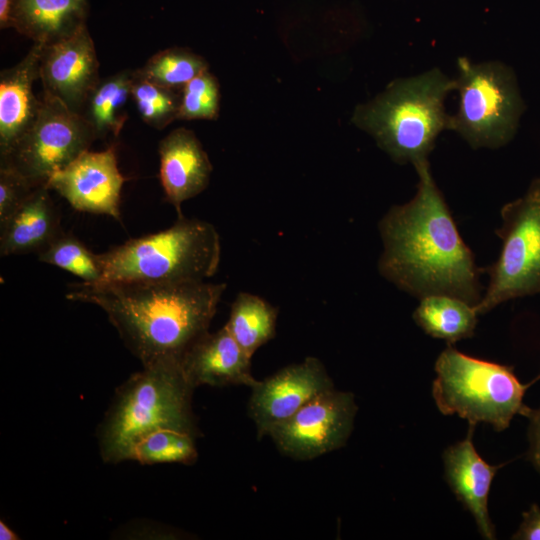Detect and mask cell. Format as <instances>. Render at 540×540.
I'll return each instance as SVG.
<instances>
[{"mask_svg":"<svg viewBox=\"0 0 540 540\" xmlns=\"http://www.w3.org/2000/svg\"><path fill=\"white\" fill-rule=\"evenodd\" d=\"M38 254V260L80 278L85 283H99L102 269L98 254L92 253L80 240L62 231Z\"/></svg>","mask_w":540,"mask_h":540,"instance_id":"d4e9b609","label":"cell"},{"mask_svg":"<svg viewBox=\"0 0 540 540\" xmlns=\"http://www.w3.org/2000/svg\"><path fill=\"white\" fill-rule=\"evenodd\" d=\"M357 410L351 392L333 388L307 402L269 436L283 454L311 460L346 444Z\"/></svg>","mask_w":540,"mask_h":540,"instance_id":"30bf717a","label":"cell"},{"mask_svg":"<svg viewBox=\"0 0 540 540\" xmlns=\"http://www.w3.org/2000/svg\"><path fill=\"white\" fill-rule=\"evenodd\" d=\"M39 79L43 92L81 113L87 97L101 79L87 25L63 40L43 46Z\"/></svg>","mask_w":540,"mask_h":540,"instance_id":"4fadbf2b","label":"cell"},{"mask_svg":"<svg viewBox=\"0 0 540 540\" xmlns=\"http://www.w3.org/2000/svg\"><path fill=\"white\" fill-rule=\"evenodd\" d=\"M539 379H540V373H539L538 376H537L532 382H530V383L533 384L534 382H536V381L539 380Z\"/></svg>","mask_w":540,"mask_h":540,"instance_id":"d6a6232c","label":"cell"},{"mask_svg":"<svg viewBox=\"0 0 540 540\" xmlns=\"http://www.w3.org/2000/svg\"><path fill=\"white\" fill-rule=\"evenodd\" d=\"M25 177L8 165H0V227L35 189Z\"/></svg>","mask_w":540,"mask_h":540,"instance_id":"83f0119b","label":"cell"},{"mask_svg":"<svg viewBox=\"0 0 540 540\" xmlns=\"http://www.w3.org/2000/svg\"><path fill=\"white\" fill-rule=\"evenodd\" d=\"M278 310L262 297L240 292L230 309L226 328L242 348L252 358L254 353L276 334Z\"/></svg>","mask_w":540,"mask_h":540,"instance_id":"7402d4cb","label":"cell"},{"mask_svg":"<svg viewBox=\"0 0 540 540\" xmlns=\"http://www.w3.org/2000/svg\"><path fill=\"white\" fill-rule=\"evenodd\" d=\"M333 388L325 366L316 357H307L258 381L251 388L248 403L258 439L269 435L314 397Z\"/></svg>","mask_w":540,"mask_h":540,"instance_id":"8fae6325","label":"cell"},{"mask_svg":"<svg viewBox=\"0 0 540 540\" xmlns=\"http://www.w3.org/2000/svg\"><path fill=\"white\" fill-rule=\"evenodd\" d=\"M43 44L33 43L14 66L0 73V160L5 159L35 121L41 100L33 92Z\"/></svg>","mask_w":540,"mask_h":540,"instance_id":"2e32d148","label":"cell"},{"mask_svg":"<svg viewBox=\"0 0 540 540\" xmlns=\"http://www.w3.org/2000/svg\"><path fill=\"white\" fill-rule=\"evenodd\" d=\"M413 165L419 177L415 196L391 207L379 223V272L420 299L443 294L476 306L483 294L474 255L459 234L428 160Z\"/></svg>","mask_w":540,"mask_h":540,"instance_id":"6da1fadb","label":"cell"},{"mask_svg":"<svg viewBox=\"0 0 540 540\" xmlns=\"http://www.w3.org/2000/svg\"><path fill=\"white\" fill-rule=\"evenodd\" d=\"M502 225L495 232L502 241L498 259L484 272L485 294L475 306L478 314L510 299L540 293V178L521 198L501 209Z\"/></svg>","mask_w":540,"mask_h":540,"instance_id":"ba28073f","label":"cell"},{"mask_svg":"<svg viewBox=\"0 0 540 540\" xmlns=\"http://www.w3.org/2000/svg\"><path fill=\"white\" fill-rule=\"evenodd\" d=\"M453 90L456 79L438 68L396 79L373 100L358 105L352 122L394 161L414 164L427 159L438 135L449 129L444 101Z\"/></svg>","mask_w":540,"mask_h":540,"instance_id":"277c9868","label":"cell"},{"mask_svg":"<svg viewBox=\"0 0 540 540\" xmlns=\"http://www.w3.org/2000/svg\"><path fill=\"white\" fill-rule=\"evenodd\" d=\"M457 112L450 115L454 130L473 148H498L516 132L524 109L513 71L498 61L479 64L457 61Z\"/></svg>","mask_w":540,"mask_h":540,"instance_id":"52a82bcc","label":"cell"},{"mask_svg":"<svg viewBox=\"0 0 540 540\" xmlns=\"http://www.w3.org/2000/svg\"><path fill=\"white\" fill-rule=\"evenodd\" d=\"M432 396L444 415L456 414L469 425L490 424L497 432L507 429L515 415L529 417L524 404L531 383L519 381L510 366L461 353L449 345L435 363Z\"/></svg>","mask_w":540,"mask_h":540,"instance_id":"8992f818","label":"cell"},{"mask_svg":"<svg viewBox=\"0 0 540 540\" xmlns=\"http://www.w3.org/2000/svg\"><path fill=\"white\" fill-rule=\"evenodd\" d=\"M196 437L170 429L152 432L137 442L131 460L143 465L161 463L193 464L198 457Z\"/></svg>","mask_w":540,"mask_h":540,"instance_id":"cb8c5ba5","label":"cell"},{"mask_svg":"<svg viewBox=\"0 0 540 540\" xmlns=\"http://www.w3.org/2000/svg\"><path fill=\"white\" fill-rule=\"evenodd\" d=\"M159 178L165 199L183 216L181 205L201 192L213 170L208 154L193 131L179 127L158 144Z\"/></svg>","mask_w":540,"mask_h":540,"instance_id":"5bb4252c","label":"cell"},{"mask_svg":"<svg viewBox=\"0 0 540 540\" xmlns=\"http://www.w3.org/2000/svg\"><path fill=\"white\" fill-rule=\"evenodd\" d=\"M474 427L469 425L465 439L449 446L443 453L445 478L456 498L472 514L480 535L496 538L488 511L490 487L504 464L490 465L477 453L473 444Z\"/></svg>","mask_w":540,"mask_h":540,"instance_id":"9a60e30c","label":"cell"},{"mask_svg":"<svg viewBox=\"0 0 540 540\" xmlns=\"http://www.w3.org/2000/svg\"><path fill=\"white\" fill-rule=\"evenodd\" d=\"M131 98L147 125L161 130L177 120L181 91L154 84L136 73L131 86Z\"/></svg>","mask_w":540,"mask_h":540,"instance_id":"484cf974","label":"cell"},{"mask_svg":"<svg viewBox=\"0 0 540 540\" xmlns=\"http://www.w3.org/2000/svg\"><path fill=\"white\" fill-rule=\"evenodd\" d=\"M0 539L1 540H18L19 536L11 529L6 522L0 521Z\"/></svg>","mask_w":540,"mask_h":540,"instance_id":"1f68e13d","label":"cell"},{"mask_svg":"<svg viewBox=\"0 0 540 540\" xmlns=\"http://www.w3.org/2000/svg\"><path fill=\"white\" fill-rule=\"evenodd\" d=\"M49 190L46 185L36 187L0 227L1 256L38 253L61 232Z\"/></svg>","mask_w":540,"mask_h":540,"instance_id":"ac0fdd59","label":"cell"},{"mask_svg":"<svg viewBox=\"0 0 540 540\" xmlns=\"http://www.w3.org/2000/svg\"><path fill=\"white\" fill-rule=\"evenodd\" d=\"M98 257L99 283L205 281L218 270L221 241L211 223L181 216L165 230L130 239Z\"/></svg>","mask_w":540,"mask_h":540,"instance_id":"5b68a950","label":"cell"},{"mask_svg":"<svg viewBox=\"0 0 540 540\" xmlns=\"http://www.w3.org/2000/svg\"><path fill=\"white\" fill-rule=\"evenodd\" d=\"M522 522L511 537L514 540H540V507L532 504L528 511L522 514Z\"/></svg>","mask_w":540,"mask_h":540,"instance_id":"f1b7e54d","label":"cell"},{"mask_svg":"<svg viewBox=\"0 0 540 540\" xmlns=\"http://www.w3.org/2000/svg\"><path fill=\"white\" fill-rule=\"evenodd\" d=\"M38 115L32 126L0 165H8L34 187L89 150L97 139L81 114L59 99L43 92Z\"/></svg>","mask_w":540,"mask_h":540,"instance_id":"9c48e42d","label":"cell"},{"mask_svg":"<svg viewBox=\"0 0 540 540\" xmlns=\"http://www.w3.org/2000/svg\"><path fill=\"white\" fill-rule=\"evenodd\" d=\"M89 0H15L12 28L34 43L49 45L86 25Z\"/></svg>","mask_w":540,"mask_h":540,"instance_id":"d6986e66","label":"cell"},{"mask_svg":"<svg viewBox=\"0 0 540 540\" xmlns=\"http://www.w3.org/2000/svg\"><path fill=\"white\" fill-rule=\"evenodd\" d=\"M528 419V459L540 473V407L533 409Z\"/></svg>","mask_w":540,"mask_h":540,"instance_id":"f546056e","label":"cell"},{"mask_svg":"<svg viewBox=\"0 0 540 540\" xmlns=\"http://www.w3.org/2000/svg\"><path fill=\"white\" fill-rule=\"evenodd\" d=\"M134 70L125 69L101 78L90 92L81 115L97 139L118 137L128 118L127 100L131 97Z\"/></svg>","mask_w":540,"mask_h":540,"instance_id":"ffe728a7","label":"cell"},{"mask_svg":"<svg viewBox=\"0 0 540 540\" xmlns=\"http://www.w3.org/2000/svg\"><path fill=\"white\" fill-rule=\"evenodd\" d=\"M220 99L218 80L207 70L182 89L177 120H216L220 111Z\"/></svg>","mask_w":540,"mask_h":540,"instance_id":"4316f807","label":"cell"},{"mask_svg":"<svg viewBox=\"0 0 540 540\" xmlns=\"http://www.w3.org/2000/svg\"><path fill=\"white\" fill-rule=\"evenodd\" d=\"M124 182L115 148L111 146L103 151H84L55 172L46 186L77 211L103 214L120 221V196Z\"/></svg>","mask_w":540,"mask_h":540,"instance_id":"7c38bea8","label":"cell"},{"mask_svg":"<svg viewBox=\"0 0 540 540\" xmlns=\"http://www.w3.org/2000/svg\"><path fill=\"white\" fill-rule=\"evenodd\" d=\"M181 367L194 388L200 385H245L252 388L258 382L251 373V357L242 350L225 325L197 340L183 355Z\"/></svg>","mask_w":540,"mask_h":540,"instance_id":"e0dca14e","label":"cell"},{"mask_svg":"<svg viewBox=\"0 0 540 540\" xmlns=\"http://www.w3.org/2000/svg\"><path fill=\"white\" fill-rule=\"evenodd\" d=\"M207 70L208 63L199 54L188 48L171 47L152 55L136 73L159 86L182 91L189 81Z\"/></svg>","mask_w":540,"mask_h":540,"instance_id":"603a6c76","label":"cell"},{"mask_svg":"<svg viewBox=\"0 0 540 540\" xmlns=\"http://www.w3.org/2000/svg\"><path fill=\"white\" fill-rule=\"evenodd\" d=\"M194 389L177 359L158 360L132 374L116 389L96 430L102 461L131 460L135 444L157 430L201 436L192 409Z\"/></svg>","mask_w":540,"mask_h":540,"instance_id":"3957f363","label":"cell"},{"mask_svg":"<svg viewBox=\"0 0 540 540\" xmlns=\"http://www.w3.org/2000/svg\"><path fill=\"white\" fill-rule=\"evenodd\" d=\"M15 0H0V28L12 27V11Z\"/></svg>","mask_w":540,"mask_h":540,"instance_id":"4dcf8cb0","label":"cell"},{"mask_svg":"<svg viewBox=\"0 0 540 540\" xmlns=\"http://www.w3.org/2000/svg\"><path fill=\"white\" fill-rule=\"evenodd\" d=\"M225 283L191 281L77 283L72 301L101 308L142 366L182 359L209 332Z\"/></svg>","mask_w":540,"mask_h":540,"instance_id":"7a4b0ae2","label":"cell"},{"mask_svg":"<svg viewBox=\"0 0 540 540\" xmlns=\"http://www.w3.org/2000/svg\"><path fill=\"white\" fill-rule=\"evenodd\" d=\"M477 315L475 306L470 303L457 297L435 294L421 298L413 319L426 334L452 345L474 334Z\"/></svg>","mask_w":540,"mask_h":540,"instance_id":"44dd1931","label":"cell"}]
</instances>
